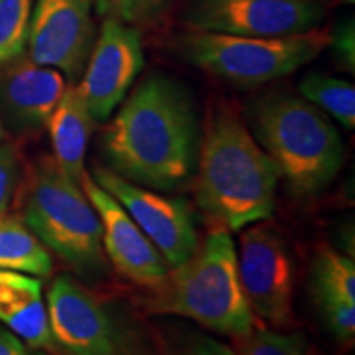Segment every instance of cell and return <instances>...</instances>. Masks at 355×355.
<instances>
[{
    "mask_svg": "<svg viewBox=\"0 0 355 355\" xmlns=\"http://www.w3.org/2000/svg\"><path fill=\"white\" fill-rule=\"evenodd\" d=\"M20 181V157L12 144H0V216L7 214Z\"/></svg>",
    "mask_w": 355,
    "mask_h": 355,
    "instance_id": "obj_24",
    "label": "cell"
},
{
    "mask_svg": "<svg viewBox=\"0 0 355 355\" xmlns=\"http://www.w3.org/2000/svg\"><path fill=\"white\" fill-rule=\"evenodd\" d=\"M146 306L152 313L193 319L234 339L254 331L255 316L243 295L229 230L212 229L196 252L153 288Z\"/></svg>",
    "mask_w": 355,
    "mask_h": 355,
    "instance_id": "obj_4",
    "label": "cell"
},
{
    "mask_svg": "<svg viewBox=\"0 0 355 355\" xmlns=\"http://www.w3.org/2000/svg\"><path fill=\"white\" fill-rule=\"evenodd\" d=\"M139 28L117 19L102 20L78 84L94 122H105L125 99L144 68Z\"/></svg>",
    "mask_w": 355,
    "mask_h": 355,
    "instance_id": "obj_11",
    "label": "cell"
},
{
    "mask_svg": "<svg viewBox=\"0 0 355 355\" xmlns=\"http://www.w3.org/2000/svg\"><path fill=\"white\" fill-rule=\"evenodd\" d=\"M168 355H235L232 349L224 345L214 337L191 332L178 337L168 347Z\"/></svg>",
    "mask_w": 355,
    "mask_h": 355,
    "instance_id": "obj_25",
    "label": "cell"
},
{
    "mask_svg": "<svg viewBox=\"0 0 355 355\" xmlns=\"http://www.w3.org/2000/svg\"><path fill=\"white\" fill-rule=\"evenodd\" d=\"M20 219L78 273L97 277L105 270L99 216L81 184L69 180L53 158L42 159L26 180Z\"/></svg>",
    "mask_w": 355,
    "mask_h": 355,
    "instance_id": "obj_5",
    "label": "cell"
},
{
    "mask_svg": "<svg viewBox=\"0 0 355 355\" xmlns=\"http://www.w3.org/2000/svg\"><path fill=\"white\" fill-rule=\"evenodd\" d=\"M337 63L343 64L345 69L354 73L355 71V25L354 19L344 20L331 32L329 46Z\"/></svg>",
    "mask_w": 355,
    "mask_h": 355,
    "instance_id": "obj_26",
    "label": "cell"
},
{
    "mask_svg": "<svg viewBox=\"0 0 355 355\" xmlns=\"http://www.w3.org/2000/svg\"><path fill=\"white\" fill-rule=\"evenodd\" d=\"M0 270L48 277L53 270L50 250L20 217L0 216Z\"/></svg>",
    "mask_w": 355,
    "mask_h": 355,
    "instance_id": "obj_17",
    "label": "cell"
},
{
    "mask_svg": "<svg viewBox=\"0 0 355 355\" xmlns=\"http://www.w3.org/2000/svg\"><path fill=\"white\" fill-rule=\"evenodd\" d=\"M324 321L337 339L352 343L355 336V303L329 295H314Z\"/></svg>",
    "mask_w": 355,
    "mask_h": 355,
    "instance_id": "obj_23",
    "label": "cell"
},
{
    "mask_svg": "<svg viewBox=\"0 0 355 355\" xmlns=\"http://www.w3.org/2000/svg\"><path fill=\"white\" fill-rule=\"evenodd\" d=\"M66 86L60 71L33 63L26 55L0 66V122L15 133L42 130Z\"/></svg>",
    "mask_w": 355,
    "mask_h": 355,
    "instance_id": "obj_14",
    "label": "cell"
},
{
    "mask_svg": "<svg viewBox=\"0 0 355 355\" xmlns=\"http://www.w3.org/2000/svg\"><path fill=\"white\" fill-rule=\"evenodd\" d=\"M102 19H117L135 28L152 26L165 19L171 0H91Z\"/></svg>",
    "mask_w": 355,
    "mask_h": 355,
    "instance_id": "obj_21",
    "label": "cell"
},
{
    "mask_svg": "<svg viewBox=\"0 0 355 355\" xmlns=\"http://www.w3.org/2000/svg\"><path fill=\"white\" fill-rule=\"evenodd\" d=\"M33 0H0V66L26 55Z\"/></svg>",
    "mask_w": 355,
    "mask_h": 355,
    "instance_id": "obj_20",
    "label": "cell"
},
{
    "mask_svg": "<svg viewBox=\"0 0 355 355\" xmlns=\"http://www.w3.org/2000/svg\"><path fill=\"white\" fill-rule=\"evenodd\" d=\"M92 180L117 199L168 263H184L199 245L191 212L181 199L165 198L132 183L105 166H94Z\"/></svg>",
    "mask_w": 355,
    "mask_h": 355,
    "instance_id": "obj_12",
    "label": "cell"
},
{
    "mask_svg": "<svg viewBox=\"0 0 355 355\" xmlns=\"http://www.w3.org/2000/svg\"><path fill=\"white\" fill-rule=\"evenodd\" d=\"M91 0H33L26 56L78 84L94 46Z\"/></svg>",
    "mask_w": 355,
    "mask_h": 355,
    "instance_id": "obj_10",
    "label": "cell"
},
{
    "mask_svg": "<svg viewBox=\"0 0 355 355\" xmlns=\"http://www.w3.org/2000/svg\"><path fill=\"white\" fill-rule=\"evenodd\" d=\"M127 96L102 137L110 170L158 191L186 183L196 168L199 148L189 92L173 78L153 73Z\"/></svg>",
    "mask_w": 355,
    "mask_h": 355,
    "instance_id": "obj_1",
    "label": "cell"
},
{
    "mask_svg": "<svg viewBox=\"0 0 355 355\" xmlns=\"http://www.w3.org/2000/svg\"><path fill=\"white\" fill-rule=\"evenodd\" d=\"M3 140H6V127L0 122V144H3Z\"/></svg>",
    "mask_w": 355,
    "mask_h": 355,
    "instance_id": "obj_28",
    "label": "cell"
},
{
    "mask_svg": "<svg viewBox=\"0 0 355 355\" xmlns=\"http://www.w3.org/2000/svg\"><path fill=\"white\" fill-rule=\"evenodd\" d=\"M94 123L78 84H68L46 127L50 132L53 159L58 168L78 184H81L86 173L84 159Z\"/></svg>",
    "mask_w": 355,
    "mask_h": 355,
    "instance_id": "obj_16",
    "label": "cell"
},
{
    "mask_svg": "<svg viewBox=\"0 0 355 355\" xmlns=\"http://www.w3.org/2000/svg\"><path fill=\"white\" fill-rule=\"evenodd\" d=\"M331 42L329 30L282 38H248L191 30L178 38L181 58L194 68L241 87H257L313 63Z\"/></svg>",
    "mask_w": 355,
    "mask_h": 355,
    "instance_id": "obj_6",
    "label": "cell"
},
{
    "mask_svg": "<svg viewBox=\"0 0 355 355\" xmlns=\"http://www.w3.org/2000/svg\"><path fill=\"white\" fill-rule=\"evenodd\" d=\"M241 285L252 313L275 327L293 322L295 266L277 230L254 224L241 237L237 252Z\"/></svg>",
    "mask_w": 355,
    "mask_h": 355,
    "instance_id": "obj_9",
    "label": "cell"
},
{
    "mask_svg": "<svg viewBox=\"0 0 355 355\" xmlns=\"http://www.w3.org/2000/svg\"><path fill=\"white\" fill-rule=\"evenodd\" d=\"M0 355H44L26 345L20 337L7 329H0Z\"/></svg>",
    "mask_w": 355,
    "mask_h": 355,
    "instance_id": "obj_27",
    "label": "cell"
},
{
    "mask_svg": "<svg viewBox=\"0 0 355 355\" xmlns=\"http://www.w3.org/2000/svg\"><path fill=\"white\" fill-rule=\"evenodd\" d=\"M313 291L355 303L354 260L332 248H322L313 265Z\"/></svg>",
    "mask_w": 355,
    "mask_h": 355,
    "instance_id": "obj_19",
    "label": "cell"
},
{
    "mask_svg": "<svg viewBox=\"0 0 355 355\" xmlns=\"http://www.w3.org/2000/svg\"><path fill=\"white\" fill-rule=\"evenodd\" d=\"M235 355H313L306 340L296 334L254 327L248 334L235 337Z\"/></svg>",
    "mask_w": 355,
    "mask_h": 355,
    "instance_id": "obj_22",
    "label": "cell"
},
{
    "mask_svg": "<svg viewBox=\"0 0 355 355\" xmlns=\"http://www.w3.org/2000/svg\"><path fill=\"white\" fill-rule=\"evenodd\" d=\"M46 311L53 343L68 355H135L109 309L68 275L53 282Z\"/></svg>",
    "mask_w": 355,
    "mask_h": 355,
    "instance_id": "obj_8",
    "label": "cell"
},
{
    "mask_svg": "<svg viewBox=\"0 0 355 355\" xmlns=\"http://www.w3.org/2000/svg\"><path fill=\"white\" fill-rule=\"evenodd\" d=\"M247 121L295 194L316 196L336 180L344 159L343 139L329 115L304 97L265 92L248 104Z\"/></svg>",
    "mask_w": 355,
    "mask_h": 355,
    "instance_id": "obj_3",
    "label": "cell"
},
{
    "mask_svg": "<svg viewBox=\"0 0 355 355\" xmlns=\"http://www.w3.org/2000/svg\"><path fill=\"white\" fill-rule=\"evenodd\" d=\"M321 0H191L184 20L191 30L248 38H282L321 28Z\"/></svg>",
    "mask_w": 355,
    "mask_h": 355,
    "instance_id": "obj_7",
    "label": "cell"
},
{
    "mask_svg": "<svg viewBox=\"0 0 355 355\" xmlns=\"http://www.w3.org/2000/svg\"><path fill=\"white\" fill-rule=\"evenodd\" d=\"M196 165V202L219 227L241 230L272 217L282 176L229 105L209 110Z\"/></svg>",
    "mask_w": 355,
    "mask_h": 355,
    "instance_id": "obj_2",
    "label": "cell"
},
{
    "mask_svg": "<svg viewBox=\"0 0 355 355\" xmlns=\"http://www.w3.org/2000/svg\"><path fill=\"white\" fill-rule=\"evenodd\" d=\"M300 94L340 125L355 127V87L352 83L321 73H308L300 83Z\"/></svg>",
    "mask_w": 355,
    "mask_h": 355,
    "instance_id": "obj_18",
    "label": "cell"
},
{
    "mask_svg": "<svg viewBox=\"0 0 355 355\" xmlns=\"http://www.w3.org/2000/svg\"><path fill=\"white\" fill-rule=\"evenodd\" d=\"M345 2H349V3H354V2H355V0H345Z\"/></svg>",
    "mask_w": 355,
    "mask_h": 355,
    "instance_id": "obj_29",
    "label": "cell"
},
{
    "mask_svg": "<svg viewBox=\"0 0 355 355\" xmlns=\"http://www.w3.org/2000/svg\"><path fill=\"white\" fill-rule=\"evenodd\" d=\"M81 188L97 212L102 225L105 259L123 278L140 286L155 288L168 275V263L148 241L117 199L102 189L86 171Z\"/></svg>",
    "mask_w": 355,
    "mask_h": 355,
    "instance_id": "obj_13",
    "label": "cell"
},
{
    "mask_svg": "<svg viewBox=\"0 0 355 355\" xmlns=\"http://www.w3.org/2000/svg\"><path fill=\"white\" fill-rule=\"evenodd\" d=\"M0 321L32 349H53L42 282L32 275L0 270Z\"/></svg>",
    "mask_w": 355,
    "mask_h": 355,
    "instance_id": "obj_15",
    "label": "cell"
}]
</instances>
